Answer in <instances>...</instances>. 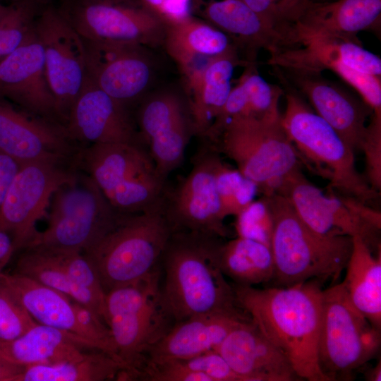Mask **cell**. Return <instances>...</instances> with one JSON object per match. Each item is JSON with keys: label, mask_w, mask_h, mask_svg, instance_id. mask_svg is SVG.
<instances>
[{"label": "cell", "mask_w": 381, "mask_h": 381, "mask_svg": "<svg viewBox=\"0 0 381 381\" xmlns=\"http://www.w3.org/2000/svg\"><path fill=\"white\" fill-rule=\"evenodd\" d=\"M322 283L311 279L285 287L233 286L238 306L285 356L300 380L329 381L318 356Z\"/></svg>", "instance_id": "6da1fadb"}, {"label": "cell", "mask_w": 381, "mask_h": 381, "mask_svg": "<svg viewBox=\"0 0 381 381\" xmlns=\"http://www.w3.org/2000/svg\"><path fill=\"white\" fill-rule=\"evenodd\" d=\"M222 237L192 231H172L161 261L164 306L177 322L211 313L241 310L233 286L219 261Z\"/></svg>", "instance_id": "7a4b0ae2"}, {"label": "cell", "mask_w": 381, "mask_h": 381, "mask_svg": "<svg viewBox=\"0 0 381 381\" xmlns=\"http://www.w3.org/2000/svg\"><path fill=\"white\" fill-rule=\"evenodd\" d=\"M263 197L273 222L270 248L274 286H290L311 279L337 280L350 258L353 237L320 234L301 220L283 195Z\"/></svg>", "instance_id": "3957f363"}, {"label": "cell", "mask_w": 381, "mask_h": 381, "mask_svg": "<svg viewBox=\"0 0 381 381\" xmlns=\"http://www.w3.org/2000/svg\"><path fill=\"white\" fill-rule=\"evenodd\" d=\"M171 232L162 204L145 212L123 214L83 253L107 293L139 281L159 267Z\"/></svg>", "instance_id": "277c9868"}, {"label": "cell", "mask_w": 381, "mask_h": 381, "mask_svg": "<svg viewBox=\"0 0 381 381\" xmlns=\"http://www.w3.org/2000/svg\"><path fill=\"white\" fill-rule=\"evenodd\" d=\"M157 267L139 281L106 293L104 321L119 361L121 380L138 378L149 349L174 325L162 296Z\"/></svg>", "instance_id": "5b68a950"}, {"label": "cell", "mask_w": 381, "mask_h": 381, "mask_svg": "<svg viewBox=\"0 0 381 381\" xmlns=\"http://www.w3.org/2000/svg\"><path fill=\"white\" fill-rule=\"evenodd\" d=\"M74 165L91 177L121 213L142 212L163 204L167 181L142 145H90L80 148Z\"/></svg>", "instance_id": "8992f818"}, {"label": "cell", "mask_w": 381, "mask_h": 381, "mask_svg": "<svg viewBox=\"0 0 381 381\" xmlns=\"http://www.w3.org/2000/svg\"><path fill=\"white\" fill-rule=\"evenodd\" d=\"M210 144L231 159L263 195L275 193L300 169L298 153L284 131L279 110L262 117L233 118Z\"/></svg>", "instance_id": "52a82bcc"}, {"label": "cell", "mask_w": 381, "mask_h": 381, "mask_svg": "<svg viewBox=\"0 0 381 381\" xmlns=\"http://www.w3.org/2000/svg\"><path fill=\"white\" fill-rule=\"evenodd\" d=\"M282 123L291 142L330 188L368 205L379 197L356 166L355 152L296 93H286Z\"/></svg>", "instance_id": "ba28073f"}, {"label": "cell", "mask_w": 381, "mask_h": 381, "mask_svg": "<svg viewBox=\"0 0 381 381\" xmlns=\"http://www.w3.org/2000/svg\"><path fill=\"white\" fill-rule=\"evenodd\" d=\"M48 210L47 228L38 231L28 248L84 253L123 214L112 207L95 182L82 170H77L72 179L54 191Z\"/></svg>", "instance_id": "9c48e42d"}, {"label": "cell", "mask_w": 381, "mask_h": 381, "mask_svg": "<svg viewBox=\"0 0 381 381\" xmlns=\"http://www.w3.org/2000/svg\"><path fill=\"white\" fill-rule=\"evenodd\" d=\"M380 330L354 306L342 282L323 289L318 356L329 381L349 380L380 347Z\"/></svg>", "instance_id": "30bf717a"}, {"label": "cell", "mask_w": 381, "mask_h": 381, "mask_svg": "<svg viewBox=\"0 0 381 381\" xmlns=\"http://www.w3.org/2000/svg\"><path fill=\"white\" fill-rule=\"evenodd\" d=\"M56 6L83 39L146 47L163 44L164 23L137 0L59 1Z\"/></svg>", "instance_id": "8fae6325"}, {"label": "cell", "mask_w": 381, "mask_h": 381, "mask_svg": "<svg viewBox=\"0 0 381 381\" xmlns=\"http://www.w3.org/2000/svg\"><path fill=\"white\" fill-rule=\"evenodd\" d=\"M34 30L43 49L47 78L56 112L65 126L73 104L88 78L83 40L50 0L37 16Z\"/></svg>", "instance_id": "7c38bea8"}, {"label": "cell", "mask_w": 381, "mask_h": 381, "mask_svg": "<svg viewBox=\"0 0 381 381\" xmlns=\"http://www.w3.org/2000/svg\"><path fill=\"white\" fill-rule=\"evenodd\" d=\"M50 162L20 164L0 209V229L12 238L15 250L29 247L39 231L37 222L47 217L54 191L75 175L74 166Z\"/></svg>", "instance_id": "4fadbf2b"}, {"label": "cell", "mask_w": 381, "mask_h": 381, "mask_svg": "<svg viewBox=\"0 0 381 381\" xmlns=\"http://www.w3.org/2000/svg\"><path fill=\"white\" fill-rule=\"evenodd\" d=\"M219 152L206 143L193 160V167L171 190L167 188L164 214L172 231H192L227 236L217 192L215 168Z\"/></svg>", "instance_id": "5bb4252c"}, {"label": "cell", "mask_w": 381, "mask_h": 381, "mask_svg": "<svg viewBox=\"0 0 381 381\" xmlns=\"http://www.w3.org/2000/svg\"><path fill=\"white\" fill-rule=\"evenodd\" d=\"M60 123L26 111L0 97V153L20 164H73L80 148Z\"/></svg>", "instance_id": "9a60e30c"}, {"label": "cell", "mask_w": 381, "mask_h": 381, "mask_svg": "<svg viewBox=\"0 0 381 381\" xmlns=\"http://www.w3.org/2000/svg\"><path fill=\"white\" fill-rule=\"evenodd\" d=\"M325 194L298 169L274 193L285 197L301 220L314 231L327 236H359L371 248L380 250V229L363 219L344 197L330 189Z\"/></svg>", "instance_id": "2e32d148"}, {"label": "cell", "mask_w": 381, "mask_h": 381, "mask_svg": "<svg viewBox=\"0 0 381 381\" xmlns=\"http://www.w3.org/2000/svg\"><path fill=\"white\" fill-rule=\"evenodd\" d=\"M139 135L159 175H169L183 162L194 134L188 104L176 93L163 91L146 98L138 112Z\"/></svg>", "instance_id": "e0dca14e"}, {"label": "cell", "mask_w": 381, "mask_h": 381, "mask_svg": "<svg viewBox=\"0 0 381 381\" xmlns=\"http://www.w3.org/2000/svg\"><path fill=\"white\" fill-rule=\"evenodd\" d=\"M3 276L35 322L73 333L108 351L110 331L96 313L64 294L18 273Z\"/></svg>", "instance_id": "ac0fdd59"}, {"label": "cell", "mask_w": 381, "mask_h": 381, "mask_svg": "<svg viewBox=\"0 0 381 381\" xmlns=\"http://www.w3.org/2000/svg\"><path fill=\"white\" fill-rule=\"evenodd\" d=\"M380 18L381 0H307L296 18L280 30L279 49L318 37L361 43L357 34L377 30Z\"/></svg>", "instance_id": "d6986e66"}, {"label": "cell", "mask_w": 381, "mask_h": 381, "mask_svg": "<svg viewBox=\"0 0 381 381\" xmlns=\"http://www.w3.org/2000/svg\"><path fill=\"white\" fill-rule=\"evenodd\" d=\"M88 78L126 106L142 98L154 67L146 47L83 39Z\"/></svg>", "instance_id": "ffe728a7"}, {"label": "cell", "mask_w": 381, "mask_h": 381, "mask_svg": "<svg viewBox=\"0 0 381 381\" xmlns=\"http://www.w3.org/2000/svg\"><path fill=\"white\" fill-rule=\"evenodd\" d=\"M0 97L19 108L64 126L59 118L35 30L21 46L0 60Z\"/></svg>", "instance_id": "44dd1931"}, {"label": "cell", "mask_w": 381, "mask_h": 381, "mask_svg": "<svg viewBox=\"0 0 381 381\" xmlns=\"http://www.w3.org/2000/svg\"><path fill=\"white\" fill-rule=\"evenodd\" d=\"M65 127L75 143L143 144L128 107L89 78L73 104Z\"/></svg>", "instance_id": "7402d4cb"}, {"label": "cell", "mask_w": 381, "mask_h": 381, "mask_svg": "<svg viewBox=\"0 0 381 381\" xmlns=\"http://www.w3.org/2000/svg\"><path fill=\"white\" fill-rule=\"evenodd\" d=\"M268 64L295 74L316 75L337 65L377 76L381 75V59L361 43L330 37L305 40L296 46L270 54Z\"/></svg>", "instance_id": "603a6c76"}, {"label": "cell", "mask_w": 381, "mask_h": 381, "mask_svg": "<svg viewBox=\"0 0 381 381\" xmlns=\"http://www.w3.org/2000/svg\"><path fill=\"white\" fill-rule=\"evenodd\" d=\"M216 351L243 381L300 380L285 356L250 318L234 328Z\"/></svg>", "instance_id": "cb8c5ba5"}, {"label": "cell", "mask_w": 381, "mask_h": 381, "mask_svg": "<svg viewBox=\"0 0 381 381\" xmlns=\"http://www.w3.org/2000/svg\"><path fill=\"white\" fill-rule=\"evenodd\" d=\"M248 319L238 310L205 313L175 322L149 349L143 364L184 360L216 351L234 328Z\"/></svg>", "instance_id": "d4e9b609"}, {"label": "cell", "mask_w": 381, "mask_h": 381, "mask_svg": "<svg viewBox=\"0 0 381 381\" xmlns=\"http://www.w3.org/2000/svg\"><path fill=\"white\" fill-rule=\"evenodd\" d=\"M295 83L322 118L354 151L362 150L373 111L338 85L316 75L291 73Z\"/></svg>", "instance_id": "484cf974"}, {"label": "cell", "mask_w": 381, "mask_h": 381, "mask_svg": "<svg viewBox=\"0 0 381 381\" xmlns=\"http://www.w3.org/2000/svg\"><path fill=\"white\" fill-rule=\"evenodd\" d=\"M191 13L226 34L236 45L270 54L279 47L280 37L270 23L242 0H190Z\"/></svg>", "instance_id": "4316f807"}, {"label": "cell", "mask_w": 381, "mask_h": 381, "mask_svg": "<svg viewBox=\"0 0 381 381\" xmlns=\"http://www.w3.org/2000/svg\"><path fill=\"white\" fill-rule=\"evenodd\" d=\"M91 350L100 349L77 334L38 323L13 339L0 341V355L25 368L73 360Z\"/></svg>", "instance_id": "83f0119b"}, {"label": "cell", "mask_w": 381, "mask_h": 381, "mask_svg": "<svg viewBox=\"0 0 381 381\" xmlns=\"http://www.w3.org/2000/svg\"><path fill=\"white\" fill-rule=\"evenodd\" d=\"M240 64L236 47L210 59L186 79L195 135L203 138L224 106L234 68Z\"/></svg>", "instance_id": "f1b7e54d"}, {"label": "cell", "mask_w": 381, "mask_h": 381, "mask_svg": "<svg viewBox=\"0 0 381 381\" xmlns=\"http://www.w3.org/2000/svg\"><path fill=\"white\" fill-rule=\"evenodd\" d=\"M163 45L185 79L210 59L236 47L223 32L193 15L165 25Z\"/></svg>", "instance_id": "f546056e"}, {"label": "cell", "mask_w": 381, "mask_h": 381, "mask_svg": "<svg viewBox=\"0 0 381 381\" xmlns=\"http://www.w3.org/2000/svg\"><path fill=\"white\" fill-rule=\"evenodd\" d=\"M373 252L361 237H353L342 283L354 306L381 330V253Z\"/></svg>", "instance_id": "4dcf8cb0"}, {"label": "cell", "mask_w": 381, "mask_h": 381, "mask_svg": "<svg viewBox=\"0 0 381 381\" xmlns=\"http://www.w3.org/2000/svg\"><path fill=\"white\" fill-rule=\"evenodd\" d=\"M220 268L235 284L253 286L272 282L274 260L271 248L257 241L237 236L222 241L219 248Z\"/></svg>", "instance_id": "1f68e13d"}, {"label": "cell", "mask_w": 381, "mask_h": 381, "mask_svg": "<svg viewBox=\"0 0 381 381\" xmlns=\"http://www.w3.org/2000/svg\"><path fill=\"white\" fill-rule=\"evenodd\" d=\"M124 365L101 350H91L73 360L25 368L14 381H104L118 380Z\"/></svg>", "instance_id": "d6a6232c"}, {"label": "cell", "mask_w": 381, "mask_h": 381, "mask_svg": "<svg viewBox=\"0 0 381 381\" xmlns=\"http://www.w3.org/2000/svg\"><path fill=\"white\" fill-rule=\"evenodd\" d=\"M16 273L55 289L87 307L103 320L97 304L71 279L55 250L32 248L20 256Z\"/></svg>", "instance_id": "836d02e7"}, {"label": "cell", "mask_w": 381, "mask_h": 381, "mask_svg": "<svg viewBox=\"0 0 381 381\" xmlns=\"http://www.w3.org/2000/svg\"><path fill=\"white\" fill-rule=\"evenodd\" d=\"M49 0H22L8 5L0 17V60L21 46L34 32L37 16Z\"/></svg>", "instance_id": "e575fe53"}, {"label": "cell", "mask_w": 381, "mask_h": 381, "mask_svg": "<svg viewBox=\"0 0 381 381\" xmlns=\"http://www.w3.org/2000/svg\"><path fill=\"white\" fill-rule=\"evenodd\" d=\"M217 192L223 215L237 216L253 200L257 186L236 168L226 164L219 155L215 168Z\"/></svg>", "instance_id": "d590c367"}, {"label": "cell", "mask_w": 381, "mask_h": 381, "mask_svg": "<svg viewBox=\"0 0 381 381\" xmlns=\"http://www.w3.org/2000/svg\"><path fill=\"white\" fill-rule=\"evenodd\" d=\"M253 64H247L238 80L243 86L248 102V116L262 117L279 109V101L283 90L266 82Z\"/></svg>", "instance_id": "8d00e7d4"}, {"label": "cell", "mask_w": 381, "mask_h": 381, "mask_svg": "<svg viewBox=\"0 0 381 381\" xmlns=\"http://www.w3.org/2000/svg\"><path fill=\"white\" fill-rule=\"evenodd\" d=\"M3 273L0 275V341H8L20 336L37 322L23 306Z\"/></svg>", "instance_id": "74e56055"}, {"label": "cell", "mask_w": 381, "mask_h": 381, "mask_svg": "<svg viewBox=\"0 0 381 381\" xmlns=\"http://www.w3.org/2000/svg\"><path fill=\"white\" fill-rule=\"evenodd\" d=\"M235 217L237 236L257 241L270 248L273 222L264 197L254 200Z\"/></svg>", "instance_id": "f35d334b"}, {"label": "cell", "mask_w": 381, "mask_h": 381, "mask_svg": "<svg viewBox=\"0 0 381 381\" xmlns=\"http://www.w3.org/2000/svg\"><path fill=\"white\" fill-rule=\"evenodd\" d=\"M332 71L361 95L375 115L381 116L380 76L358 71L344 65H337Z\"/></svg>", "instance_id": "ab89813d"}, {"label": "cell", "mask_w": 381, "mask_h": 381, "mask_svg": "<svg viewBox=\"0 0 381 381\" xmlns=\"http://www.w3.org/2000/svg\"><path fill=\"white\" fill-rule=\"evenodd\" d=\"M277 32L293 21L307 0H242Z\"/></svg>", "instance_id": "60d3db41"}, {"label": "cell", "mask_w": 381, "mask_h": 381, "mask_svg": "<svg viewBox=\"0 0 381 381\" xmlns=\"http://www.w3.org/2000/svg\"><path fill=\"white\" fill-rule=\"evenodd\" d=\"M179 361L189 370L207 376L210 381H243L241 377L215 350Z\"/></svg>", "instance_id": "b9f144b4"}, {"label": "cell", "mask_w": 381, "mask_h": 381, "mask_svg": "<svg viewBox=\"0 0 381 381\" xmlns=\"http://www.w3.org/2000/svg\"><path fill=\"white\" fill-rule=\"evenodd\" d=\"M361 151L365 157V179L370 186L379 192L381 188V116L373 114Z\"/></svg>", "instance_id": "7bdbcfd3"}, {"label": "cell", "mask_w": 381, "mask_h": 381, "mask_svg": "<svg viewBox=\"0 0 381 381\" xmlns=\"http://www.w3.org/2000/svg\"><path fill=\"white\" fill-rule=\"evenodd\" d=\"M164 24L188 17L191 13L190 0H137Z\"/></svg>", "instance_id": "ee69618b"}, {"label": "cell", "mask_w": 381, "mask_h": 381, "mask_svg": "<svg viewBox=\"0 0 381 381\" xmlns=\"http://www.w3.org/2000/svg\"><path fill=\"white\" fill-rule=\"evenodd\" d=\"M20 164L10 157L0 153V209L11 183Z\"/></svg>", "instance_id": "f6af8a7d"}, {"label": "cell", "mask_w": 381, "mask_h": 381, "mask_svg": "<svg viewBox=\"0 0 381 381\" xmlns=\"http://www.w3.org/2000/svg\"><path fill=\"white\" fill-rule=\"evenodd\" d=\"M16 252L11 236L0 229V275Z\"/></svg>", "instance_id": "bcb514c9"}, {"label": "cell", "mask_w": 381, "mask_h": 381, "mask_svg": "<svg viewBox=\"0 0 381 381\" xmlns=\"http://www.w3.org/2000/svg\"><path fill=\"white\" fill-rule=\"evenodd\" d=\"M25 368L7 361L0 355V381H14Z\"/></svg>", "instance_id": "7dc6e473"}, {"label": "cell", "mask_w": 381, "mask_h": 381, "mask_svg": "<svg viewBox=\"0 0 381 381\" xmlns=\"http://www.w3.org/2000/svg\"><path fill=\"white\" fill-rule=\"evenodd\" d=\"M365 379L368 381L381 380V362L380 360L373 368L369 369L365 373Z\"/></svg>", "instance_id": "c3c4849f"}, {"label": "cell", "mask_w": 381, "mask_h": 381, "mask_svg": "<svg viewBox=\"0 0 381 381\" xmlns=\"http://www.w3.org/2000/svg\"><path fill=\"white\" fill-rule=\"evenodd\" d=\"M8 7V5L3 4L0 1V17L5 13Z\"/></svg>", "instance_id": "681fc988"}, {"label": "cell", "mask_w": 381, "mask_h": 381, "mask_svg": "<svg viewBox=\"0 0 381 381\" xmlns=\"http://www.w3.org/2000/svg\"><path fill=\"white\" fill-rule=\"evenodd\" d=\"M59 1H68V2H83V1H97V0H58Z\"/></svg>", "instance_id": "f907efd6"}, {"label": "cell", "mask_w": 381, "mask_h": 381, "mask_svg": "<svg viewBox=\"0 0 381 381\" xmlns=\"http://www.w3.org/2000/svg\"><path fill=\"white\" fill-rule=\"evenodd\" d=\"M4 1L6 2V5H8L13 3L20 1L22 0H4ZM0 1H1V0H0Z\"/></svg>", "instance_id": "816d5d0a"}, {"label": "cell", "mask_w": 381, "mask_h": 381, "mask_svg": "<svg viewBox=\"0 0 381 381\" xmlns=\"http://www.w3.org/2000/svg\"><path fill=\"white\" fill-rule=\"evenodd\" d=\"M313 1H316V0H313ZM318 1H332V0H318Z\"/></svg>", "instance_id": "f5cc1de1"}]
</instances>
